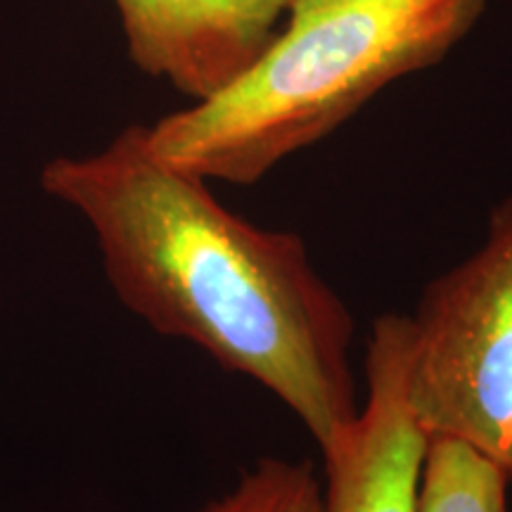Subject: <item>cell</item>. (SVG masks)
<instances>
[{
    "instance_id": "1",
    "label": "cell",
    "mask_w": 512,
    "mask_h": 512,
    "mask_svg": "<svg viewBox=\"0 0 512 512\" xmlns=\"http://www.w3.org/2000/svg\"><path fill=\"white\" fill-rule=\"evenodd\" d=\"M41 188L86 219L114 294L152 330L261 384L318 448L356 418L354 316L299 235L223 207L209 181L152 150L143 124L50 159Z\"/></svg>"
},
{
    "instance_id": "7",
    "label": "cell",
    "mask_w": 512,
    "mask_h": 512,
    "mask_svg": "<svg viewBox=\"0 0 512 512\" xmlns=\"http://www.w3.org/2000/svg\"><path fill=\"white\" fill-rule=\"evenodd\" d=\"M197 512H323L320 479L311 463L264 458Z\"/></svg>"
},
{
    "instance_id": "2",
    "label": "cell",
    "mask_w": 512,
    "mask_h": 512,
    "mask_svg": "<svg viewBox=\"0 0 512 512\" xmlns=\"http://www.w3.org/2000/svg\"><path fill=\"white\" fill-rule=\"evenodd\" d=\"M484 10L486 0H290L287 27L240 79L147 126V138L176 169L254 185L444 60Z\"/></svg>"
},
{
    "instance_id": "6",
    "label": "cell",
    "mask_w": 512,
    "mask_h": 512,
    "mask_svg": "<svg viewBox=\"0 0 512 512\" xmlns=\"http://www.w3.org/2000/svg\"><path fill=\"white\" fill-rule=\"evenodd\" d=\"M508 489L503 472L472 448L430 439L420 512H510Z\"/></svg>"
},
{
    "instance_id": "3",
    "label": "cell",
    "mask_w": 512,
    "mask_h": 512,
    "mask_svg": "<svg viewBox=\"0 0 512 512\" xmlns=\"http://www.w3.org/2000/svg\"><path fill=\"white\" fill-rule=\"evenodd\" d=\"M406 387L427 437L472 448L512 486V195L477 252L420 294Z\"/></svg>"
},
{
    "instance_id": "5",
    "label": "cell",
    "mask_w": 512,
    "mask_h": 512,
    "mask_svg": "<svg viewBox=\"0 0 512 512\" xmlns=\"http://www.w3.org/2000/svg\"><path fill=\"white\" fill-rule=\"evenodd\" d=\"M140 72L192 102L240 79L266 53L290 0H112Z\"/></svg>"
},
{
    "instance_id": "4",
    "label": "cell",
    "mask_w": 512,
    "mask_h": 512,
    "mask_svg": "<svg viewBox=\"0 0 512 512\" xmlns=\"http://www.w3.org/2000/svg\"><path fill=\"white\" fill-rule=\"evenodd\" d=\"M408 316L375 318L368 339V396L356 418L320 448L323 512H420L430 437L408 401Z\"/></svg>"
}]
</instances>
